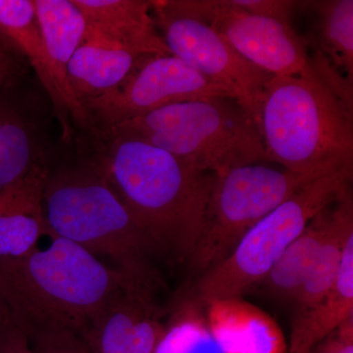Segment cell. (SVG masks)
<instances>
[{"mask_svg": "<svg viewBox=\"0 0 353 353\" xmlns=\"http://www.w3.org/2000/svg\"><path fill=\"white\" fill-rule=\"evenodd\" d=\"M234 3L248 12L290 23V14L297 6L289 0H233Z\"/></svg>", "mask_w": 353, "mask_h": 353, "instance_id": "cell-24", "label": "cell"}, {"mask_svg": "<svg viewBox=\"0 0 353 353\" xmlns=\"http://www.w3.org/2000/svg\"><path fill=\"white\" fill-rule=\"evenodd\" d=\"M24 334L32 353H94L83 336L70 330L34 329Z\"/></svg>", "mask_w": 353, "mask_h": 353, "instance_id": "cell-22", "label": "cell"}, {"mask_svg": "<svg viewBox=\"0 0 353 353\" xmlns=\"http://www.w3.org/2000/svg\"><path fill=\"white\" fill-rule=\"evenodd\" d=\"M109 129L157 146L215 176L266 161L259 127L230 97L173 104Z\"/></svg>", "mask_w": 353, "mask_h": 353, "instance_id": "cell-5", "label": "cell"}, {"mask_svg": "<svg viewBox=\"0 0 353 353\" xmlns=\"http://www.w3.org/2000/svg\"><path fill=\"white\" fill-rule=\"evenodd\" d=\"M318 178L261 163L214 175L192 266L203 273L226 259L259 221Z\"/></svg>", "mask_w": 353, "mask_h": 353, "instance_id": "cell-7", "label": "cell"}, {"mask_svg": "<svg viewBox=\"0 0 353 353\" xmlns=\"http://www.w3.org/2000/svg\"><path fill=\"white\" fill-rule=\"evenodd\" d=\"M43 192L48 236L73 241L112 260L118 270L152 289L153 253L162 250L139 224L109 180L87 136L51 146Z\"/></svg>", "mask_w": 353, "mask_h": 353, "instance_id": "cell-1", "label": "cell"}, {"mask_svg": "<svg viewBox=\"0 0 353 353\" xmlns=\"http://www.w3.org/2000/svg\"><path fill=\"white\" fill-rule=\"evenodd\" d=\"M4 310H6V307H4L3 303H2L1 297H0V319H1L2 315H3Z\"/></svg>", "mask_w": 353, "mask_h": 353, "instance_id": "cell-28", "label": "cell"}, {"mask_svg": "<svg viewBox=\"0 0 353 353\" xmlns=\"http://www.w3.org/2000/svg\"><path fill=\"white\" fill-rule=\"evenodd\" d=\"M48 236L46 250L0 259V297L23 332L60 328L85 338L90 323L118 290L143 285L73 241Z\"/></svg>", "mask_w": 353, "mask_h": 353, "instance_id": "cell-4", "label": "cell"}, {"mask_svg": "<svg viewBox=\"0 0 353 353\" xmlns=\"http://www.w3.org/2000/svg\"><path fill=\"white\" fill-rule=\"evenodd\" d=\"M46 161L0 190V259H19L48 236L43 192Z\"/></svg>", "mask_w": 353, "mask_h": 353, "instance_id": "cell-15", "label": "cell"}, {"mask_svg": "<svg viewBox=\"0 0 353 353\" xmlns=\"http://www.w3.org/2000/svg\"><path fill=\"white\" fill-rule=\"evenodd\" d=\"M353 236L352 190L334 204L333 216L307 279L294 301L296 313L319 301L334 285L340 272L347 241Z\"/></svg>", "mask_w": 353, "mask_h": 353, "instance_id": "cell-20", "label": "cell"}, {"mask_svg": "<svg viewBox=\"0 0 353 353\" xmlns=\"http://www.w3.org/2000/svg\"><path fill=\"white\" fill-rule=\"evenodd\" d=\"M353 317V236L347 241L340 272L329 292L303 312L296 313L290 353H308L317 343Z\"/></svg>", "mask_w": 353, "mask_h": 353, "instance_id": "cell-17", "label": "cell"}, {"mask_svg": "<svg viewBox=\"0 0 353 353\" xmlns=\"http://www.w3.org/2000/svg\"><path fill=\"white\" fill-rule=\"evenodd\" d=\"M316 16L314 50L353 83V1H308Z\"/></svg>", "mask_w": 353, "mask_h": 353, "instance_id": "cell-21", "label": "cell"}, {"mask_svg": "<svg viewBox=\"0 0 353 353\" xmlns=\"http://www.w3.org/2000/svg\"><path fill=\"white\" fill-rule=\"evenodd\" d=\"M87 20L85 39L141 55H169L150 0H74Z\"/></svg>", "mask_w": 353, "mask_h": 353, "instance_id": "cell-12", "label": "cell"}, {"mask_svg": "<svg viewBox=\"0 0 353 353\" xmlns=\"http://www.w3.org/2000/svg\"><path fill=\"white\" fill-rule=\"evenodd\" d=\"M0 353H32L27 336L12 321L6 309L0 319Z\"/></svg>", "mask_w": 353, "mask_h": 353, "instance_id": "cell-25", "label": "cell"}, {"mask_svg": "<svg viewBox=\"0 0 353 353\" xmlns=\"http://www.w3.org/2000/svg\"><path fill=\"white\" fill-rule=\"evenodd\" d=\"M353 83L314 51L296 76H273L260 104L266 161L325 176L353 169Z\"/></svg>", "mask_w": 353, "mask_h": 353, "instance_id": "cell-2", "label": "cell"}, {"mask_svg": "<svg viewBox=\"0 0 353 353\" xmlns=\"http://www.w3.org/2000/svg\"><path fill=\"white\" fill-rule=\"evenodd\" d=\"M158 319L159 314L152 315L139 323L123 353H155L164 333Z\"/></svg>", "mask_w": 353, "mask_h": 353, "instance_id": "cell-23", "label": "cell"}, {"mask_svg": "<svg viewBox=\"0 0 353 353\" xmlns=\"http://www.w3.org/2000/svg\"><path fill=\"white\" fill-rule=\"evenodd\" d=\"M143 57L146 55L83 39L67 70L70 90L83 108L85 102L119 88Z\"/></svg>", "mask_w": 353, "mask_h": 353, "instance_id": "cell-16", "label": "cell"}, {"mask_svg": "<svg viewBox=\"0 0 353 353\" xmlns=\"http://www.w3.org/2000/svg\"><path fill=\"white\" fill-rule=\"evenodd\" d=\"M352 172L343 169L311 181L265 216L226 259L201 273L196 287L197 299L206 303L234 301L261 285L306 225L352 190Z\"/></svg>", "mask_w": 353, "mask_h": 353, "instance_id": "cell-6", "label": "cell"}, {"mask_svg": "<svg viewBox=\"0 0 353 353\" xmlns=\"http://www.w3.org/2000/svg\"><path fill=\"white\" fill-rule=\"evenodd\" d=\"M153 20L172 55L226 88L259 130L260 104L273 76L234 50L212 28L176 12L167 0H150Z\"/></svg>", "mask_w": 353, "mask_h": 353, "instance_id": "cell-8", "label": "cell"}, {"mask_svg": "<svg viewBox=\"0 0 353 353\" xmlns=\"http://www.w3.org/2000/svg\"><path fill=\"white\" fill-rule=\"evenodd\" d=\"M152 290L130 285L118 290L90 323L85 340L94 353H123L137 326L159 314Z\"/></svg>", "mask_w": 353, "mask_h": 353, "instance_id": "cell-18", "label": "cell"}, {"mask_svg": "<svg viewBox=\"0 0 353 353\" xmlns=\"http://www.w3.org/2000/svg\"><path fill=\"white\" fill-rule=\"evenodd\" d=\"M233 94L174 55H146L119 88L83 104L99 131L183 102Z\"/></svg>", "mask_w": 353, "mask_h": 353, "instance_id": "cell-9", "label": "cell"}, {"mask_svg": "<svg viewBox=\"0 0 353 353\" xmlns=\"http://www.w3.org/2000/svg\"><path fill=\"white\" fill-rule=\"evenodd\" d=\"M187 17L212 28L234 50L272 76L303 73L310 57L307 41L289 22L243 10L233 0H167Z\"/></svg>", "mask_w": 353, "mask_h": 353, "instance_id": "cell-10", "label": "cell"}, {"mask_svg": "<svg viewBox=\"0 0 353 353\" xmlns=\"http://www.w3.org/2000/svg\"><path fill=\"white\" fill-rule=\"evenodd\" d=\"M334 203L320 211L306 225L264 279L261 285L271 296L294 303L328 231Z\"/></svg>", "mask_w": 353, "mask_h": 353, "instance_id": "cell-19", "label": "cell"}, {"mask_svg": "<svg viewBox=\"0 0 353 353\" xmlns=\"http://www.w3.org/2000/svg\"><path fill=\"white\" fill-rule=\"evenodd\" d=\"M308 353H353V317L343 323Z\"/></svg>", "mask_w": 353, "mask_h": 353, "instance_id": "cell-26", "label": "cell"}, {"mask_svg": "<svg viewBox=\"0 0 353 353\" xmlns=\"http://www.w3.org/2000/svg\"><path fill=\"white\" fill-rule=\"evenodd\" d=\"M34 6L46 52L74 129L78 134H94V124L72 94L67 80L70 61L85 39L87 20L74 0H34Z\"/></svg>", "mask_w": 353, "mask_h": 353, "instance_id": "cell-14", "label": "cell"}, {"mask_svg": "<svg viewBox=\"0 0 353 353\" xmlns=\"http://www.w3.org/2000/svg\"><path fill=\"white\" fill-rule=\"evenodd\" d=\"M87 137L134 219L161 250L190 260L201 236L214 175L114 130Z\"/></svg>", "mask_w": 353, "mask_h": 353, "instance_id": "cell-3", "label": "cell"}, {"mask_svg": "<svg viewBox=\"0 0 353 353\" xmlns=\"http://www.w3.org/2000/svg\"><path fill=\"white\" fill-rule=\"evenodd\" d=\"M27 75L25 62L0 43V90L21 82Z\"/></svg>", "mask_w": 353, "mask_h": 353, "instance_id": "cell-27", "label": "cell"}, {"mask_svg": "<svg viewBox=\"0 0 353 353\" xmlns=\"http://www.w3.org/2000/svg\"><path fill=\"white\" fill-rule=\"evenodd\" d=\"M52 103L27 78L0 90V190L44 163L50 152Z\"/></svg>", "mask_w": 353, "mask_h": 353, "instance_id": "cell-11", "label": "cell"}, {"mask_svg": "<svg viewBox=\"0 0 353 353\" xmlns=\"http://www.w3.org/2000/svg\"><path fill=\"white\" fill-rule=\"evenodd\" d=\"M0 43L34 69L61 128L60 141H71L77 132L46 52L34 0H0Z\"/></svg>", "mask_w": 353, "mask_h": 353, "instance_id": "cell-13", "label": "cell"}]
</instances>
